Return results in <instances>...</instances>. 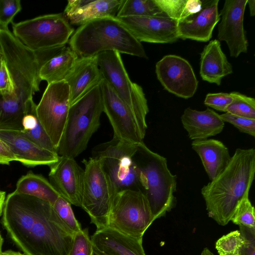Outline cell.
<instances>
[{"label":"cell","mask_w":255,"mask_h":255,"mask_svg":"<svg viewBox=\"0 0 255 255\" xmlns=\"http://www.w3.org/2000/svg\"><path fill=\"white\" fill-rule=\"evenodd\" d=\"M1 215L3 228L25 255H69L74 234L49 203L13 191L5 197Z\"/></svg>","instance_id":"1"},{"label":"cell","mask_w":255,"mask_h":255,"mask_svg":"<svg viewBox=\"0 0 255 255\" xmlns=\"http://www.w3.org/2000/svg\"><path fill=\"white\" fill-rule=\"evenodd\" d=\"M255 173V149H236L225 168L201 189L209 217L227 225L238 203L249 196Z\"/></svg>","instance_id":"2"},{"label":"cell","mask_w":255,"mask_h":255,"mask_svg":"<svg viewBox=\"0 0 255 255\" xmlns=\"http://www.w3.org/2000/svg\"><path fill=\"white\" fill-rule=\"evenodd\" d=\"M68 42L80 58L116 51L147 58L141 43L116 17L98 18L79 26Z\"/></svg>","instance_id":"3"},{"label":"cell","mask_w":255,"mask_h":255,"mask_svg":"<svg viewBox=\"0 0 255 255\" xmlns=\"http://www.w3.org/2000/svg\"><path fill=\"white\" fill-rule=\"evenodd\" d=\"M140 175L141 192L146 198L153 222L176 205V176L168 169L166 159L151 150L142 141L133 156Z\"/></svg>","instance_id":"4"},{"label":"cell","mask_w":255,"mask_h":255,"mask_svg":"<svg viewBox=\"0 0 255 255\" xmlns=\"http://www.w3.org/2000/svg\"><path fill=\"white\" fill-rule=\"evenodd\" d=\"M103 112L102 92L99 84L70 106L56 148L58 155L75 158L85 151L100 127Z\"/></svg>","instance_id":"5"},{"label":"cell","mask_w":255,"mask_h":255,"mask_svg":"<svg viewBox=\"0 0 255 255\" xmlns=\"http://www.w3.org/2000/svg\"><path fill=\"white\" fill-rule=\"evenodd\" d=\"M0 50L13 82L15 96L25 104L40 90L39 70L47 60V52L30 50L9 29H1Z\"/></svg>","instance_id":"6"},{"label":"cell","mask_w":255,"mask_h":255,"mask_svg":"<svg viewBox=\"0 0 255 255\" xmlns=\"http://www.w3.org/2000/svg\"><path fill=\"white\" fill-rule=\"evenodd\" d=\"M96 57L103 79L128 106L144 137L149 109L142 88L130 80L119 52L107 51L98 54Z\"/></svg>","instance_id":"7"},{"label":"cell","mask_w":255,"mask_h":255,"mask_svg":"<svg viewBox=\"0 0 255 255\" xmlns=\"http://www.w3.org/2000/svg\"><path fill=\"white\" fill-rule=\"evenodd\" d=\"M137 144L113 137L92 150V157L100 160L116 192L127 190L141 192L139 171L133 158Z\"/></svg>","instance_id":"8"},{"label":"cell","mask_w":255,"mask_h":255,"mask_svg":"<svg viewBox=\"0 0 255 255\" xmlns=\"http://www.w3.org/2000/svg\"><path fill=\"white\" fill-rule=\"evenodd\" d=\"M12 34L35 52L61 47L74 32L64 13L45 14L12 23Z\"/></svg>","instance_id":"9"},{"label":"cell","mask_w":255,"mask_h":255,"mask_svg":"<svg viewBox=\"0 0 255 255\" xmlns=\"http://www.w3.org/2000/svg\"><path fill=\"white\" fill-rule=\"evenodd\" d=\"M84 181L81 208L88 214L97 230L108 227L116 192L100 160L93 157L82 161Z\"/></svg>","instance_id":"10"},{"label":"cell","mask_w":255,"mask_h":255,"mask_svg":"<svg viewBox=\"0 0 255 255\" xmlns=\"http://www.w3.org/2000/svg\"><path fill=\"white\" fill-rule=\"evenodd\" d=\"M152 223L148 202L141 191L127 190L116 193L108 227L125 235L141 238Z\"/></svg>","instance_id":"11"},{"label":"cell","mask_w":255,"mask_h":255,"mask_svg":"<svg viewBox=\"0 0 255 255\" xmlns=\"http://www.w3.org/2000/svg\"><path fill=\"white\" fill-rule=\"evenodd\" d=\"M70 107L69 88L65 80L48 84L36 105L37 118L56 150L64 130Z\"/></svg>","instance_id":"12"},{"label":"cell","mask_w":255,"mask_h":255,"mask_svg":"<svg viewBox=\"0 0 255 255\" xmlns=\"http://www.w3.org/2000/svg\"><path fill=\"white\" fill-rule=\"evenodd\" d=\"M155 73L165 90L183 99L192 97L198 81L190 63L176 55L164 56L155 65Z\"/></svg>","instance_id":"13"},{"label":"cell","mask_w":255,"mask_h":255,"mask_svg":"<svg viewBox=\"0 0 255 255\" xmlns=\"http://www.w3.org/2000/svg\"><path fill=\"white\" fill-rule=\"evenodd\" d=\"M102 92L103 112L112 126L114 136L120 140L138 144L144 138L126 104L104 79L100 84Z\"/></svg>","instance_id":"14"},{"label":"cell","mask_w":255,"mask_h":255,"mask_svg":"<svg viewBox=\"0 0 255 255\" xmlns=\"http://www.w3.org/2000/svg\"><path fill=\"white\" fill-rule=\"evenodd\" d=\"M116 18L141 43H172L179 39L178 21L164 13L152 16Z\"/></svg>","instance_id":"15"},{"label":"cell","mask_w":255,"mask_h":255,"mask_svg":"<svg viewBox=\"0 0 255 255\" xmlns=\"http://www.w3.org/2000/svg\"><path fill=\"white\" fill-rule=\"evenodd\" d=\"M248 0H226L220 15L218 38L226 42L231 57L247 53L248 41L244 26V13Z\"/></svg>","instance_id":"16"},{"label":"cell","mask_w":255,"mask_h":255,"mask_svg":"<svg viewBox=\"0 0 255 255\" xmlns=\"http://www.w3.org/2000/svg\"><path fill=\"white\" fill-rule=\"evenodd\" d=\"M49 167L50 182L60 196L71 205L81 207L84 169L75 158L64 156H59Z\"/></svg>","instance_id":"17"},{"label":"cell","mask_w":255,"mask_h":255,"mask_svg":"<svg viewBox=\"0 0 255 255\" xmlns=\"http://www.w3.org/2000/svg\"><path fill=\"white\" fill-rule=\"evenodd\" d=\"M0 138L9 147L16 161L27 167L50 166L59 158L56 152L40 146L25 136L21 131L0 130Z\"/></svg>","instance_id":"18"},{"label":"cell","mask_w":255,"mask_h":255,"mask_svg":"<svg viewBox=\"0 0 255 255\" xmlns=\"http://www.w3.org/2000/svg\"><path fill=\"white\" fill-rule=\"evenodd\" d=\"M219 0H202V8L198 12L178 21L179 38L201 42L208 41L212 36L214 28L220 21Z\"/></svg>","instance_id":"19"},{"label":"cell","mask_w":255,"mask_h":255,"mask_svg":"<svg viewBox=\"0 0 255 255\" xmlns=\"http://www.w3.org/2000/svg\"><path fill=\"white\" fill-rule=\"evenodd\" d=\"M103 80L96 55L78 57L64 80L69 88L70 106Z\"/></svg>","instance_id":"20"},{"label":"cell","mask_w":255,"mask_h":255,"mask_svg":"<svg viewBox=\"0 0 255 255\" xmlns=\"http://www.w3.org/2000/svg\"><path fill=\"white\" fill-rule=\"evenodd\" d=\"M181 121L188 137L193 140L215 136L223 131L225 126L220 115L209 108L202 111L187 108L184 110Z\"/></svg>","instance_id":"21"},{"label":"cell","mask_w":255,"mask_h":255,"mask_svg":"<svg viewBox=\"0 0 255 255\" xmlns=\"http://www.w3.org/2000/svg\"><path fill=\"white\" fill-rule=\"evenodd\" d=\"M90 238L98 249L110 255H146L142 238L130 237L110 227L97 230Z\"/></svg>","instance_id":"22"},{"label":"cell","mask_w":255,"mask_h":255,"mask_svg":"<svg viewBox=\"0 0 255 255\" xmlns=\"http://www.w3.org/2000/svg\"><path fill=\"white\" fill-rule=\"evenodd\" d=\"M232 73V66L222 51L220 42L211 40L201 53L200 74L202 80L219 86L222 79Z\"/></svg>","instance_id":"23"},{"label":"cell","mask_w":255,"mask_h":255,"mask_svg":"<svg viewBox=\"0 0 255 255\" xmlns=\"http://www.w3.org/2000/svg\"><path fill=\"white\" fill-rule=\"evenodd\" d=\"M191 145L199 156L210 180L225 168L231 159L228 148L219 140H195L192 142Z\"/></svg>","instance_id":"24"},{"label":"cell","mask_w":255,"mask_h":255,"mask_svg":"<svg viewBox=\"0 0 255 255\" xmlns=\"http://www.w3.org/2000/svg\"><path fill=\"white\" fill-rule=\"evenodd\" d=\"M78 58L69 46L60 47L41 66L39 73L41 80L48 84L64 80Z\"/></svg>","instance_id":"25"},{"label":"cell","mask_w":255,"mask_h":255,"mask_svg":"<svg viewBox=\"0 0 255 255\" xmlns=\"http://www.w3.org/2000/svg\"><path fill=\"white\" fill-rule=\"evenodd\" d=\"M122 0H86L75 14L68 16L70 24L82 25L92 20L116 17Z\"/></svg>","instance_id":"26"},{"label":"cell","mask_w":255,"mask_h":255,"mask_svg":"<svg viewBox=\"0 0 255 255\" xmlns=\"http://www.w3.org/2000/svg\"><path fill=\"white\" fill-rule=\"evenodd\" d=\"M17 193L32 196L53 206L60 196L52 184L44 176L30 171L20 177L14 191Z\"/></svg>","instance_id":"27"},{"label":"cell","mask_w":255,"mask_h":255,"mask_svg":"<svg viewBox=\"0 0 255 255\" xmlns=\"http://www.w3.org/2000/svg\"><path fill=\"white\" fill-rule=\"evenodd\" d=\"M26 103L23 104L5 99L0 94V130H22V120Z\"/></svg>","instance_id":"28"},{"label":"cell","mask_w":255,"mask_h":255,"mask_svg":"<svg viewBox=\"0 0 255 255\" xmlns=\"http://www.w3.org/2000/svg\"><path fill=\"white\" fill-rule=\"evenodd\" d=\"M163 13L179 21L198 12L202 8L201 0H155Z\"/></svg>","instance_id":"29"},{"label":"cell","mask_w":255,"mask_h":255,"mask_svg":"<svg viewBox=\"0 0 255 255\" xmlns=\"http://www.w3.org/2000/svg\"><path fill=\"white\" fill-rule=\"evenodd\" d=\"M163 13L155 0H122L116 17L152 16Z\"/></svg>","instance_id":"30"},{"label":"cell","mask_w":255,"mask_h":255,"mask_svg":"<svg viewBox=\"0 0 255 255\" xmlns=\"http://www.w3.org/2000/svg\"><path fill=\"white\" fill-rule=\"evenodd\" d=\"M244 238L239 230L223 235L215 243L219 255H239L244 243Z\"/></svg>","instance_id":"31"},{"label":"cell","mask_w":255,"mask_h":255,"mask_svg":"<svg viewBox=\"0 0 255 255\" xmlns=\"http://www.w3.org/2000/svg\"><path fill=\"white\" fill-rule=\"evenodd\" d=\"M234 99L226 113L255 119V100L239 92H233Z\"/></svg>","instance_id":"32"},{"label":"cell","mask_w":255,"mask_h":255,"mask_svg":"<svg viewBox=\"0 0 255 255\" xmlns=\"http://www.w3.org/2000/svg\"><path fill=\"white\" fill-rule=\"evenodd\" d=\"M231 221L239 226L255 228V208L249 196L242 199L238 203Z\"/></svg>","instance_id":"33"},{"label":"cell","mask_w":255,"mask_h":255,"mask_svg":"<svg viewBox=\"0 0 255 255\" xmlns=\"http://www.w3.org/2000/svg\"><path fill=\"white\" fill-rule=\"evenodd\" d=\"M53 207L61 220L74 234L82 229L75 216L71 204L63 197L60 196Z\"/></svg>","instance_id":"34"},{"label":"cell","mask_w":255,"mask_h":255,"mask_svg":"<svg viewBox=\"0 0 255 255\" xmlns=\"http://www.w3.org/2000/svg\"><path fill=\"white\" fill-rule=\"evenodd\" d=\"M69 255H94L93 244L89 237L88 228L82 229L74 234Z\"/></svg>","instance_id":"35"},{"label":"cell","mask_w":255,"mask_h":255,"mask_svg":"<svg viewBox=\"0 0 255 255\" xmlns=\"http://www.w3.org/2000/svg\"><path fill=\"white\" fill-rule=\"evenodd\" d=\"M22 9L20 0H0V29H9L15 16Z\"/></svg>","instance_id":"36"},{"label":"cell","mask_w":255,"mask_h":255,"mask_svg":"<svg viewBox=\"0 0 255 255\" xmlns=\"http://www.w3.org/2000/svg\"><path fill=\"white\" fill-rule=\"evenodd\" d=\"M224 122H228L241 132L255 136V119L239 116L228 113L220 115Z\"/></svg>","instance_id":"37"},{"label":"cell","mask_w":255,"mask_h":255,"mask_svg":"<svg viewBox=\"0 0 255 255\" xmlns=\"http://www.w3.org/2000/svg\"><path fill=\"white\" fill-rule=\"evenodd\" d=\"M233 99V92L209 93L206 95L204 103L215 110L226 113L228 107Z\"/></svg>","instance_id":"38"},{"label":"cell","mask_w":255,"mask_h":255,"mask_svg":"<svg viewBox=\"0 0 255 255\" xmlns=\"http://www.w3.org/2000/svg\"><path fill=\"white\" fill-rule=\"evenodd\" d=\"M0 94L5 99L25 104L16 98L13 82L2 58L0 64Z\"/></svg>","instance_id":"39"},{"label":"cell","mask_w":255,"mask_h":255,"mask_svg":"<svg viewBox=\"0 0 255 255\" xmlns=\"http://www.w3.org/2000/svg\"><path fill=\"white\" fill-rule=\"evenodd\" d=\"M239 227L245 242L239 255H255V228L243 226H239Z\"/></svg>","instance_id":"40"},{"label":"cell","mask_w":255,"mask_h":255,"mask_svg":"<svg viewBox=\"0 0 255 255\" xmlns=\"http://www.w3.org/2000/svg\"><path fill=\"white\" fill-rule=\"evenodd\" d=\"M13 161H16V157L8 145L0 138V164L9 165Z\"/></svg>","instance_id":"41"},{"label":"cell","mask_w":255,"mask_h":255,"mask_svg":"<svg viewBox=\"0 0 255 255\" xmlns=\"http://www.w3.org/2000/svg\"><path fill=\"white\" fill-rule=\"evenodd\" d=\"M247 3L249 5L250 15L254 16L255 15V0H248Z\"/></svg>","instance_id":"42"},{"label":"cell","mask_w":255,"mask_h":255,"mask_svg":"<svg viewBox=\"0 0 255 255\" xmlns=\"http://www.w3.org/2000/svg\"><path fill=\"white\" fill-rule=\"evenodd\" d=\"M5 199V192L0 191V216L2 215Z\"/></svg>","instance_id":"43"},{"label":"cell","mask_w":255,"mask_h":255,"mask_svg":"<svg viewBox=\"0 0 255 255\" xmlns=\"http://www.w3.org/2000/svg\"><path fill=\"white\" fill-rule=\"evenodd\" d=\"M1 255H25L23 253L19 252L14 251L12 250H7L2 252Z\"/></svg>","instance_id":"44"},{"label":"cell","mask_w":255,"mask_h":255,"mask_svg":"<svg viewBox=\"0 0 255 255\" xmlns=\"http://www.w3.org/2000/svg\"><path fill=\"white\" fill-rule=\"evenodd\" d=\"M93 250H94V255H110L107 254L105 253H104V252L101 251L94 245H93Z\"/></svg>","instance_id":"45"},{"label":"cell","mask_w":255,"mask_h":255,"mask_svg":"<svg viewBox=\"0 0 255 255\" xmlns=\"http://www.w3.org/2000/svg\"><path fill=\"white\" fill-rule=\"evenodd\" d=\"M200 255H215L208 248H205L201 253Z\"/></svg>","instance_id":"46"},{"label":"cell","mask_w":255,"mask_h":255,"mask_svg":"<svg viewBox=\"0 0 255 255\" xmlns=\"http://www.w3.org/2000/svg\"><path fill=\"white\" fill-rule=\"evenodd\" d=\"M3 243V239L1 236V235L0 233V255H1L2 251V246Z\"/></svg>","instance_id":"47"},{"label":"cell","mask_w":255,"mask_h":255,"mask_svg":"<svg viewBox=\"0 0 255 255\" xmlns=\"http://www.w3.org/2000/svg\"><path fill=\"white\" fill-rule=\"evenodd\" d=\"M2 58V54H1V52L0 50V60Z\"/></svg>","instance_id":"48"},{"label":"cell","mask_w":255,"mask_h":255,"mask_svg":"<svg viewBox=\"0 0 255 255\" xmlns=\"http://www.w3.org/2000/svg\"><path fill=\"white\" fill-rule=\"evenodd\" d=\"M1 59L0 60V61H1Z\"/></svg>","instance_id":"49"}]
</instances>
